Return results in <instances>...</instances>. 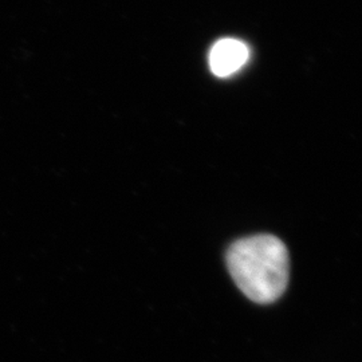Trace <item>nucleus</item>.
<instances>
[{"label":"nucleus","instance_id":"f257e3e1","mask_svg":"<svg viewBox=\"0 0 362 362\" xmlns=\"http://www.w3.org/2000/svg\"><path fill=\"white\" fill-rule=\"evenodd\" d=\"M227 264L235 284L257 303H272L285 293L290 259L285 243L274 235L235 242L227 252Z\"/></svg>","mask_w":362,"mask_h":362},{"label":"nucleus","instance_id":"f03ea898","mask_svg":"<svg viewBox=\"0 0 362 362\" xmlns=\"http://www.w3.org/2000/svg\"><path fill=\"white\" fill-rule=\"evenodd\" d=\"M248 58L250 50L242 40L224 38L211 49L209 67L216 77H228L246 65Z\"/></svg>","mask_w":362,"mask_h":362}]
</instances>
